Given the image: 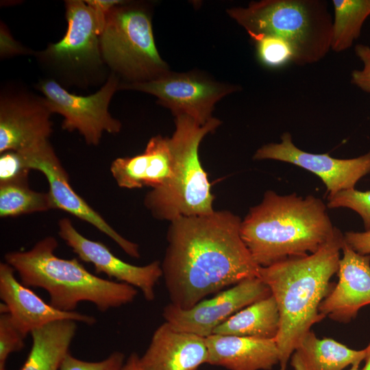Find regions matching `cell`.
I'll return each instance as SVG.
<instances>
[{"label":"cell","mask_w":370,"mask_h":370,"mask_svg":"<svg viewBox=\"0 0 370 370\" xmlns=\"http://www.w3.org/2000/svg\"><path fill=\"white\" fill-rule=\"evenodd\" d=\"M58 246L56 238L47 236L29 250L8 252L5 262L25 286L47 291L49 304L60 310L72 312L80 302L88 301L104 312L134 300L138 294L135 287L101 278L75 258H59L55 254Z\"/></svg>","instance_id":"cell-4"},{"label":"cell","mask_w":370,"mask_h":370,"mask_svg":"<svg viewBox=\"0 0 370 370\" xmlns=\"http://www.w3.org/2000/svg\"><path fill=\"white\" fill-rule=\"evenodd\" d=\"M365 356V348L350 349L332 338H319L310 330L294 350L289 361L293 370H343L360 363Z\"/></svg>","instance_id":"cell-21"},{"label":"cell","mask_w":370,"mask_h":370,"mask_svg":"<svg viewBox=\"0 0 370 370\" xmlns=\"http://www.w3.org/2000/svg\"><path fill=\"white\" fill-rule=\"evenodd\" d=\"M26 336L21 332L8 313L0 315V370H6L9 356L21 351L25 346Z\"/></svg>","instance_id":"cell-28"},{"label":"cell","mask_w":370,"mask_h":370,"mask_svg":"<svg viewBox=\"0 0 370 370\" xmlns=\"http://www.w3.org/2000/svg\"><path fill=\"white\" fill-rule=\"evenodd\" d=\"M360 364V363H357V364H355V365L351 366V368L349 369L348 370H360L359 369Z\"/></svg>","instance_id":"cell-36"},{"label":"cell","mask_w":370,"mask_h":370,"mask_svg":"<svg viewBox=\"0 0 370 370\" xmlns=\"http://www.w3.org/2000/svg\"><path fill=\"white\" fill-rule=\"evenodd\" d=\"M207 364L229 370H270L279 364L275 338L212 334L206 338Z\"/></svg>","instance_id":"cell-20"},{"label":"cell","mask_w":370,"mask_h":370,"mask_svg":"<svg viewBox=\"0 0 370 370\" xmlns=\"http://www.w3.org/2000/svg\"><path fill=\"white\" fill-rule=\"evenodd\" d=\"M29 171L19 153L9 151L1 153L0 183L27 180Z\"/></svg>","instance_id":"cell-30"},{"label":"cell","mask_w":370,"mask_h":370,"mask_svg":"<svg viewBox=\"0 0 370 370\" xmlns=\"http://www.w3.org/2000/svg\"><path fill=\"white\" fill-rule=\"evenodd\" d=\"M241 221L230 211L171 221L161 264L171 304L188 309L210 294L260 277V267L241 238Z\"/></svg>","instance_id":"cell-1"},{"label":"cell","mask_w":370,"mask_h":370,"mask_svg":"<svg viewBox=\"0 0 370 370\" xmlns=\"http://www.w3.org/2000/svg\"><path fill=\"white\" fill-rule=\"evenodd\" d=\"M28 180L0 183V217H15L55 209L49 192L32 190Z\"/></svg>","instance_id":"cell-25"},{"label":"cell","mask_w":370,"mask_h":370,"mask_svg":"<svg viewBox=\"0 0 370 370\" xmlns=\"http://www.w3.org/2000/svg\"><path fill=\"white\" fill-rule=\"evenodd\" d=\"M208 357L206 338L165 321L153 332L140 362L143 370H197Z\"/></svg>","instance_id":"cell-18"},{"label":"cell","mask_w":370,"mask_h":370,"mask_svg":"<svg viewBox=\"0 0 370 370\" xmlns=\"http://www.w3.org/2000/svg\"><path fill=\"white\" fill-rule=\"evenodd\" d=\"M354 51L363 66L362 69H355L352 72L351 82L362 91L370 93V47L358 44Z\"/></svg>","instance_id":"cell-31"},{"label":"cell","mask_w":370,"mask_h":370,"mask_svg":"<svg viewBox=\"0 0 370 370\" xmlns=\"http://www.w3.org/2000/svg\"><path fill=\"white\" fill-rule=\"evenodd\" d=\"M67 29L42 56L58 68L69 71L95 69L103 63L100 49L103 31L96 14L85 1H66Z\"/></svg>","instance_id":"cell-13"},{"label":"cell","mask_w":370,"mask_h":370,"mask_svg":"<svg viewBox=\"0 0 370 370\" xmlns=\"http://www.w3.org/2000/svg\"><path fill=\"white\" fill-rule=\"evenodd\" d=\"M122 352H114L104 360L90 362L78 359L69 353L63 360L60 370H121L125 361Z\"/></svg>","instance_id":"cell-29"},{"label":"cell","mask_w":370,"mask_h":370,"mask_svg":"<svg viewBox=\"0 0 370 370\" xmlns=\"http://www.w3.org/2000/svg\"><path fill=\"white\" fill-rule=\"evenodd\" d=\"M341 251L338 281L321 301L319 311L325 317L347 323L370 304V256L357 253L345 241Z\"/></svg>","instance_id":"cell-16"},{"label":"cell","mask_w":370,"mask_h":370,"mask_svg":"<svg viewBox=\"0 0 370 370\" xmlns=\"http://www.w3.org/2000/svg\"><path fill=\"white\" fill-rule=\"evenodd\" d=\"M119 86L117 76L112 73L97 92L88 96L71 93L53 79L41 82L39 89L51 114L64 117L62 129L77 131L88 145L96 146L104 132L117 134L121 129V122L108 111L111 99Z\"/></svg>","instance_id":"cell-8"},{"label":"cell","mask_w":370,"mask_h":370,"mask_svg":"<svg viewBox=\"0 0 370 370\" xmlns=\"http://www.w3.org/2000/svg\"><path fill=\"white\" fill-rule=\"evenodd\" d=\"M85 2L93 9L102 29L105 26L107 14L116 6L125 3L120 0H86Z\"/></svg>","instance_id":"cell-33"},{"label":"cell","mask_w":370,"mask_h":370,"mask_svg":"<svg viewBox=\"0 0 370 370\" xmlns=\"http://www.w3.org/2000/svg\"><path fill=\"white\" fill-rule=\"evenodd\" d=\"M58 227L60 238L81 260L91 263L97 273H104L109 278L136 287L147 301L154 299L155 286L162 276L159 261L145 266L133 265L114 255L103 243L84 236L69 219H61Z\"/></svg>","instance_id":"cell-14"},{"label":"cell","mask_w":370,"mask_h":370,"mask_svg":"<svg viewBox=\"0 0 370 370\" xmlns=\"http://www.w3.org/2000/svg\"><path fill=\"white\" fill-rule=\"evenodd\" d=\"M173 162L169 138L158 135L149 140L143 153L115 159L110 172L119 187L155 188L164 186L171 179Z\"/></svg>","instance_id":"cell-19"},{"label":"cell","mask_w":370,"mask_h":370,"mask_svg":"<svg viewBox=\"0 0 370 370\" xmlns=\"http://www.w3.org/2000/svg\"><path fill=\"white\" fill-rule=\"evenodd\" d=\"M280 323L278 305L271 295L241 309L216 328L213 334L275 338Z\"/></svg>","instance_id":"cell-23"},{"label":"cell","mask_w":370,"mask_h":370,"mask_svg":"<svg viewBox=\"0 0 370 370\" xmlns=\"http://www.w3.org/2000/svg\"><path fill=\"white\" fill-rule=\"evenodd\" d=\"M334 229L321 199L267 190L241 221L240 233L256 263L267 267L315 253Z\"/></svg>","instance_id":"cell-3"},{"label":"cell","mask_w":370,"mask_h":370,"mask_svg":"<svg viewBox=\"0 0 370 370\" xmlns=\"http://www.w3.org/2000/svg\"><path fill=\"white\" fill-rule=\"evenodd\" d=\"M15 270L5 262L0 263V298L17 328L26 336L48 323L60 320H73L93 325V316L76 311L57 309L46 303L15 277Z\"/></svg>","instance_id":"cell-17"},{"label":"cell","mask_w":370,"mask_h":370,"mask_svg":"<svg viewBox=\"0 0 370 370\" xmlns=\"http://www.w3.org/2000/svg\"><path fill=\"white\" fill-rule=\"evenodd\" d=\"M343 242V234L335 227L331 238L315 253L260 267L259 278L270 288L280 312L275 338L280 370L286 369L302 338L325 318L319 307L333 288L330 279L338 271Z\"/></svg>","instance_id":"cell-2"},{"label":"cell","mask_w":370,"mask_h":370,"mask_svg":"<svg viewBox=\"0 0 370 370\" xmlns=\"http://www.w3.org/2000/svg\"><path fill=\"white\" fill-rule=\"evenodd\" d=\"M77 323L60 320L33 330L32 345L21 370H60L75 336Z\"/></svg>","instance_id":"cell-22"},{"label":"cell","mask_w":370,"mask_h":370,"mask_svg":"<svg viewBox=\"0 0 370 370\" xmlns=\"http://www.w3.org/2000/svg\"><path fill=\"white\" fill-rule=\"evenodd\" d=\"M18 153L21 154L29 169L39 171L46 177L49 186L48 192L55 209L62 210L88 223L113 240L130 256L135 258L140 257L138 245L116 232L97 211L75 193L69 182L68 173L49 141L26 151Z\"/></svg>","instance_id":"cell-11"},{"label":"cell","mask_w":370,"mask_h":370,"mask_svg":"<svg viewBox=\"0 0 370 370\" xmlns=\"http://www.w3.org/2000/svg\"><path fill=\"white\" fill-rule=\"evenodd\" d=\"M51 114L42 97H1L0 153L23 152L48 142L52 133Z\"/></svg>","instance_id":"cell-15"},{"label":"cell","mask_w":370,"mask_h":370,"mask_svg":"<svg viewBox=\"0 0 370 370\" xmlns=\"http://www.w3.org/2000/svg\"><path fill=\"white\" fill-rule=\"evenodd\" d=\"M175 118V130L169 138L174 162L171 177L164 186L152 188L144 200L155 218L170 221L214 211V196L198 149L204 136L221 124L214 117L204 125L186 114Z\"/></svg>","instance_id":"cell-6"},{"label":"cell","mask_w":370,"mask_h":370,"mask_svg":"<svg viewBox=\"0 0 370 370\" xmlns=\"http://www.w3.org/2000/svg\"><path fill=\"white\" fill-rule=\"evenodd\" d=\"M100 49L103 62L127 83L153 80L170 71L157 49L150 16L140 8L123 4L107 14Z\"/></svg>","instance_id":"cell-7"},{"label":"cell","mask_w":370,"mask_h":370,"mask_svg":"<svg viewBox=\"0 0 370 370\" xmlns=\"http://www.w3.org/2000/svg\"><path fill=\"white\" fill-rule=\"evenodd\" d=\"M334 19L331 49L342 52L351 47L360 35L370 16V0H333Z\"/></svg>","instance_id":"cell-24"},{"label":"cell","mask_w":370,"mask_h":370,"mask_svg":"<svg viewBox=\"0 0 370 370\" xmlns=\"http://www.w3.org/2000/svg\"><path fill=\"white\" fill-rule=\"evenodd\" d=\"M328 208H347L362 218L365 231H370V190L350 189L328 197Z\"/></svg>","instance_id":"cell-27"},{"label":"cell","mask_w":370,"mask_h":370,"mask_svg":"<svg viewBox=\"0 0 370 370\" xmlns=\"http://www.w3.org/2000/svg\"><path fill=\"white\" fill-rule=\"evenodd\" d=\"M271 295L270 288L260 278H251L188 309L170 303L163 308L162 316L175 328L206 338L241 309Z\"/></svg>","instance_id":"cell-10"},{"label":"cell","mask_w":370,"mask_h":370,"mask_svg":"<svg viewBox=\"0 0 370 370\" xmlns=\"http://www.w3.org/2000/svg\"><path fill=\"white\" fill-rule=\"evenodd\" d=\"M121 370H143L138 355L135 352L132 353Z\"/></svg>","instance_id":"cell-34"},{"label":"cell","mask_w":370,"mask_h":370,"mask_svg":"<svg viewBox=\"0 0 370 370\" xmlns=\"http://www.w3.org/2000/svg\"><path fill=\"white\" fill-rule=\"evenodd\" d=\"M227 12L251 38L267 35L289 43L295 52V64L316 63L331 49L333 20L325 1L262 0Z\"/></svg>","instance_id":"cell-5"},{"label":"cell","mask_w":370,"mask_h":370,"mask_svg":"<svg viewBox=\"0 0 370 370\" xmlns=\"http://www.w3.org/2000/svg\"><path fill=\"white\" fill-rule=\"evenodd\" d=\"M196 73H172L153 80L124 83L119 89L144 92L157 97L158 102L171 110L174 116L186 114L204 125L213 117L215 103L238 90Z\"/></svg>","instance_id":"cell-9"},{"label":"cell","mask_w":370,"mask_h":370,"mask_svg":"<svg viewBox=\"0 0 370 370\" xmlns=\"http://www.w3.org/2000/svg\"><path fill=\"white\" fill-rule=\"evenodd\" d=\"M366 349V356L364 359L365 364L362 370H370V343L368 344Z\"/></svg>","instance_id":"cell-35"},{"label":"cell","mask_w":370,"mask_h":370,"mask_svg":"<svg viewBox=\"0 0 370 370\" xmlns=\"http://www.w3.org/2000/svg\"><path fill=\"white\" fill-rule=\"evenodd\" d=\"M345 242L362 255L370 254V231L347 232L343 234Z\"/></svg>","instance_id":"cell-32"},{"label":"cell","mask_w":370,"mask_h":370,"mask_svg":"<svg viewBox=\"0 0 370 370\" xmlns=\"http://www.w3.org/2000/svg\"><path fill=\"white\" fill-rule=\"evenodd\" d=\"M251 39L256 45L257 56L264 65L275 68L287 63L295 64L294 49L282 39L267 35L255 36Z\"/></svg>","instance_id":"cell-26"},{"label":"cell","mask_w":370,"mask_h":370,"mask_svg":"<svg viewBox=\"0 0 370 370\" xmlns=\"http://www.w3.org/2000/svg\"><path fill=\"white\" fill-rule=\"evenodd\" d=\"M254 159L282 161L308 170L321 178L328 196L355 188L357 182L370 173V151L350 159L335 158L328 153H312L295 146L288 132L282 135L280 143H269L259 148Z\"/></svg>","instance_id":"cell-12"}]
</instances>
